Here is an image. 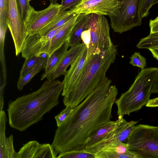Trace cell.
I'll list each match as a JSON object with an SVG mask.
<instances>
[{"instance_id": "6da1fadb", "label": "cell", "mask_w": 158, "mask_h": 158, "mask_svg": "<svg viewBox=\"0 0 158 158\" xmlns=\"http://www.w3.org/2000/svg\"><path fill=\"white\" fill-rule=\"evenodd\" d=\"M106 76L80 104L73 108L55 132L52 145L58 154L84 148L90 135L112 118L118 89Z\"/></svg>"}, {"instance_id": "7a4b0ae2", "label": "cell", "mask_w": 158, "mask_h": 158, "mask_svg": "<svg viewBox=\"0 0 158 158\" xmlns=\"http://www.w3.org/2000/svg\"><path fill=\"white\" fill-rule=\"evenodd\" d=\"M63 86L59 80H47L36 91L10 102L7 110L10 126L23 131L41 120L59 104Z\"/></svg>"}, {"instance_id": "3957f363", "label": "cell", "mask_w": 158, "mask_h": 158, "mask_svg": "<svg viewBox=\"0 0 158 158\" xmlns=\"http://www.w3.org/2000/svg\"><path fill=\"white\" fill-rule=\"evenodd\" d=\"M117 54V47L113 45L99 53L91 55L86 60L83 71L74 87L63 97L64 105L73 108L82 102L106 76V73L114 63Z\"/></svg>"}, {"instance_id": "277c9868", "label": "cell", "mask_w": 158, "mask_h": 158, "mask_svg": "<svg viewBox=\"0 0 158 158\" xmlns=\"http://www.w3.org/2000/svg\"><path fill=\"white\" fill-rule=\"evenodd\" d=\"M158 73V68L141 69L129 89L122 93L114 103L118 116L123 117L136 111L146 105L152 94V89Z\"/></svg>"}, {"instance_id": "5b68a950", "label": "cell", "mask_w": 158, "mask_h": 158, "mask_svg": "<svg viewBox=\"0 0 158 158\" xmlns=\"http://www.w3.org/2000/svg\"><path fill=\"white\" fill-rule=\"evenodd\" d=\"M127 143L138 158H158V126H136Z\"/></svg>"}, {"instance_id": "8992f818", "label": "cell", "mask_w": 158, "mask_h": 158, "mask_svg": "<svg viewBox=\"0 0 158 158\" xmlns=\"http://www.w3.org/2000/svg\"><path fill=\"white\" fill-rule=\"evenodd\" d=\"M86 30L90 37L86 60L91 55L99 53L114 45L110 36L108 20L104 15L90 14Z\"/></svg>"}, {"instance_id": "52a82bcc", "label": "cell", "mask_w": 158, "mask_h": 158, "mask_svg": "<svg viewBox=\"0 0 158 158\" xmlns=\"http://www.w3.org/2000/svg\"><path fill=\"white\" fill-rule=\"evenodd\" d=\"M121 1L118 15L109 17L112 29L120 34L140 26L142 19L140 12L142 0Z\"/></svg>"}, {"instance_id": "ba28073f", "label": "cell", "mask_w": 158, "mask_h": 158, "mask_svg": "<svg viewBox=\"0 0 158 158\" xmlns=\"http://www.w3.org/2000/svg\"><path fill=\"white\" fill-rule=\"evenodd\" d=\"M7 24L17 56L21 53L27 35L25 23L21 18L15 0H9Z\"/></svg>"}, {"instance_id": "9c48e42d", "label": "cell", "mask_w": 158, "mask_h": 158, "mask_svg": "<svg viewBox=\"0 0 158 158\" xmlns=\"http://www.w3.org/2000/svg\"><path fill=\"white\" fill-rule=\"evenodd\" d=\"M121 0H85L71 9L76 13L95 14L117 16L121 5Z\"/></svg>"}, {"instance_id": "30bf717a", "label": "cell", "mask_w": 158, "mask_h": 158, "mask_svg": "<svg viewBox=\"0 0 158 158\" xmlns=\"http://www.w3.org/2000/svg\"><path fill=\"white\" fill-rule=\"evenodd\" d=\"M60 4L50 3L45 9L36 11L31 6L25 22L27 36L38 32L49 24L60 12Z\"/></svg>"}, {"instance_id": "8fae6325", "label": "cell", "mask_w": 158, "mask_h": 158, "mask_svg": "<svg viewBox=\"0 0 158 158\" xmlns=\"http://www.w3.org/2000/svg\"><path fill=\"white\" fill-rule=\"evenodd\" d=\"M119 122L114 128L101 140L84 148L87 151L95 153L108 143L115 140L127 143L129 139L138 122L127 121L123 117L118 116Z\"/></svg>"}, {"instance_id": "7c38bea8", "label": "cell", "mask_w": 158, "mask_h": 158, "mask_svg": "<svg viewBox=\"0 0 158 158\" xmlns=\"http://www.w3.org/2000/svg\"><path fill=\"white\" fill-rule=\"evenodd\" d=\"M64 25L45 35H41L38 32L28 35L22 48V57L26 59L35 55H40L39 53L41 49L51 40Z\"/></svg>"}, {"instance_id": "4fadbf2b", "label": "cell", "mask_w": 158, "mask_h": 158, "mask_svg": "<svg viewBox=\"0 0 158 158\" xmlns=\"http://www.w3.org/2000/svg\"><path fill=\"white\" fill-rule=\"evenodd\" d=\"M87 54V48L85 44L80 54L71 64L69 69L64 75L61 94L63 97L70 92L80 78L86 64Z\"/></svg>"}, {"instance_id": "5bb4252c", "label": "cell", "mask_w": 158, "mask_h": 158, "mask_svg": "<svg viewBox=\"0 0 158 158\" xmlns=\"http://www.w3.org/2000/svg\"><path fill=\"white\" fill-rule=\"evenodd\" d=\"M58 154L52 144L29 141L18 152V158H56Z\"/></svg>"}, {"instance_id": "9a60e30c", "label": "cell", "mask_w": 158, "mask_h": 158, "mask_svg": "<svg viewBox=\"0 0 158 158\" xmlns=\"http://www.w3.org/2000/svg\"><path fill=\"white\" fill-rule=\"evenodd\" d=\"M79 14H76L64 24L51 40L41 49L40 55L45 53L49 56L69 38L71 31L77 22Z\"/></svg>"}, {"instance_id": "2e32d148", "label": "cell", "mask_w": 158, "mask_h": 158, "mask_svg": "<svg viewBox=\"0 0 158 158\" xmlns=\"http://www.w3.org/2000/svg\"><path fill=\"white\" fill-rule=\"evenodd\" d=\"M85 46V44L83 43L71 46L55 71L46 78L47 80H55L61 75H64L68 67L79 56Z\"/></svg>"}, {"instance_id": "e0dca14e", "label": "cell", "mask_w": 158, "mask_h": 158, "mask_svg": "<svg viewBox=\"0 0 158 158\" xmlns=\"http://www.w3.org/2000/svg\"><path fill=\"white\" fill-rule=\"evenodd\" d=\"M130 151L127 143L115 140L108 143L94 153V158H121L122 154Z\"/></svg>"}, {"instance_id": "ac0fdd59", "label": "cell", "mask_w": 158, "mask_h": 158, "mask_svg": "<svg viewBox=\"0 0 158 158\" xmlns=\"http://www.w3.org/2000/svg\"><path fill=\"white\" fill-rule=\"evenodd\" d=\"M69 47V38L60 47L54 51L49 56L46 65L44 69L45 72L41 76V80L47 78L55 71Z\"/></svg>"}, {"instance_id": "d6986e66", "label": "cell", "mask_w": 158, "mask_h": 158, "mask_svg": "<svg viewBox=\"0 0 158 158\" xmlns=\"http://www.w3.org/2000/svg\"><path fill=\"white\" fill-rule=\"evenodd\" d=\"M90 14H80L77 22L73 27L69 38V46L71 47L80 43L81 35L87 29V24Z\"/></svg>"}, {"instance_id": "ffe728a7", "label": "cell", "mask_w": 158, "mask_h": 158, "mask_svg": "<svg viewBox=\"0 0 158 158\" xmlns=\"http://www.w3.org/2000/svg\"><path fill=\"white\" fill-rule=\"evenodd\" d=\"M77 14L72 9L69 10L59 12L56 17L49 24L38 33L42 35H46L52 30L64 25Z\"/></svg>"}, {"instance_id": "44dd1931", "label": "cell", "mask_w": 158, "mask_h": 158, "mask_svg": "<svg viewBox=\"0 0 158 158\" xmlns=\"http://www.w3.org/2000/svg\"><path fill=\"white\" fill-rule=\"evenodd\" d=\"M119 121L118 118L116 121H110L94 131L90 135L85 148L93 145L102 139L114 128Z\"/></svg>"}, {"instance_id": "7402d4cb", "label": "cell", "mask_w": 158, "mask_h": 158, "mask_svg": "<svg viewBox=\"0 0 158 158\" xmlns=\"http://www.w3.org/2000/svg\"><path fill=\"white\" fill-rule=\"evenodd\" d=\"M48 57L49 56L45 53L43 59L38 64L28 72L23 78L19 79L17 86L19 91L21 90L42 69H44Z\"/></svg>"}, {"instance_id": "603a6c76", "label": "cell", "mask_w": 158, "mask_h": 158, "mask_svg": "<svg viewBox=\"0 0 158 158\" xmlns=\"http://www.w3.org/2000/svg\"><path fill=\"white\" fill-rule=\"evenodd\" d=\"M12 135L6 138L3 146L0 148V158H17L18 152L15 151L13 146Z\"/></svg>"}, {"instance_id": "cb8c5ba5", "label": "cell", "mask_w": 158, "mask_h": 158, "mask_svg": "<svg viewBox=\"0 0 158 158\" xmlns=\"http://www.w3.org/2000/svg\"><path fill=\"white\" fill-rule=\"evenodd\" d=\"M45 53L35 55L25 59L20 72L19 78H23L41 60Z\"/></svg>"}, {"instance_id": "d4e9b609", "label": "cell", "mask_w": 158, "mask_h": 158, "mask_svg": "<svg viewBox=\"0 0 158 158\" xmlns=\"http://www.w3.org/2000/svg\"><path fill=\"white\" fill-rule=\"evenodd\" d=\"M94 153L89 152L83 148L60 153L56 158H94Z\"/></svg>"}, {"instance_id": "484cf974", "label": "cell", "mask_w": 158, "mask_h": 158, "mask_svg": "<svg viewBox=\"0 0 158 158\" xmlns=\"http://www.w3.org/2000/svg\"><path fill=\"white\" fill-rule=\"evenodd\" d=\"M158 46V32L150 33L147 36L140 40L136 47L139 49H148L153 46Z\"/></svg>"}, {"instance_id": "4316f807", "label": "cell", "mask_w": 158, "mask_h": 158, "mask_svg": "<svg viewBox=\"0 0 158 158\" xmlns=\"http://www.w3.org/2000/svg\"><path fill=\"white\" fill-rule=\"evenodd\" d=\"M8 5L9 0H0V30L6 31L8 28Z\"/></svg>"}, {"instance_id": "83f0119b", "label": "cell", "mask_w": 158, "mask_h": 158, "mask_svg": "<svg viewBox=\"0 0 158 158\" xmlns=\"http://www.w3.org/2000/svg\"><path fill=\"white\" fill-rule=\"evenodd\" d=\"M15 1L21 18L25 22L31 7L29 0H15Z\"/></svg>"}, {"instance_id": "f1b7e54d", "label": "cell", "mask_w": 158, "mask_h": 158, "mask_svg": "<svg viewBox=\"0 0 158 158\" xmlns=\"http://www.w3.org/2000/svg\"><path fill=\"white\" fill-rule=\"evenodd\" d=\"M129 64L134 66H136L142 69L146 66V58L141 55L139 52H135L130 57Z\"/></svg>"}, {"instance_id": "f546056e", "label": "cell", "mask_w": 158, "mask_h": 158, "mask_svg": "<svg viewBox=\"0 0 158 158\" xmlns=\"http://www.w3.org/2000/svg\"><path fill=\"white\" fill-rule=\"evenodd\" d=\"M158 3V0H142L140 12L142 18L146 17L149 14V10L154 4Z\"/></svg>"}, {"instance_id": "4dcf8cb0", "label": "cell", "mask_w": 158, "mask_h": 158, "mask_svg": "<svg viewBox=\"0 0 158 158\" xmlns=\"http://www.w3.org/2000/svg\"><path fill=\"white\" fill-rule=\"evenodd\" d=\"M72 109L69 106H65L64 109L59 114L55 116V118L57 127L60 126L62 124L71 112Z\"/></svg>"}, {"instance_id": "1f68e13d", "label": "cell", "mask_w": 158, "mask_h": 158, "mask_svg": "<svg viewBox=\"0 0 158 158\" xmlns=\"http://www.w3.org/2000/svg\"><path fill=\"white\" fill-rule=\"evenodd\" d=\"M83 0H61L60 12L64 11L80 3Z\"/></svg>"}, {"instance_id": "d6a6232c", "label": "cell", "mask_w": 158, "mask_h": 158, "mask_svg": "<svg viewBox=\"0 0 158 158\" xmlns=\"http://www.w3.org/2000/svg\"><path fill=\"white\" fill-rule=\"evenodd\" d=\"M149 26L150 33L158 32V16L154 19L149 20Z\"/></svg>"}, {"instance_id": "836d02e7", "label": "cell", "mask_w": 158, "mask_h": 158, "mask_svg": "<svg viewBox=\"0 0 158 158\" xmlns=\"http://www.w3.org/2000/svg\"><path fill=\"white\" fill-rule=\"evenodd\" d=\"M147 107H158V97L150 99L146 105Z\"/></svg>"}, {"instance_id": "e575fe53", "label": "cell", "mask_w": 158, "mask_h": 158, "mask_svg": "<svg viewBox=\"0 0 158 158\" xmlns=\"http://www.w3.org/2000/svg\"><path fill=\"white\" fill-rule=\"evenodd\" d=\"M5 85L3 83L0 85V111L3 110L4 106V100L3 98V93L4 87Z\"/></svg>"}, {"instance_id": "d590c367", "label": "cell", "mask_w": 158, "mask_h": 158, "mask_svg": "<svg viewBox=\"0 0 158 158\" xmlns=\"http://www.w3.org/2000/svg\"><path fill=\"white\" fill-rule=\"evenodd\" d=\"M148 49L151 52L153 57L158 60V46L151 47Z\"/></svg>"}, {"instance_id": "8d00e7d4", "label": "cell", "mask_w": 158, "mask_h": 158, "mask_svg": "<svg viewBox=\"0 0 158 158\" xmlns=\"http://www.w3.org/2000/svg\"><path fill=\"white\" fill-rule=\"evenodd\" d=\"M157 93H158V73L152 90V93L156 94Z\"/></svg>"}, {"instance_id": "74e56055", "label": "cell", "mask_w": 158, "mask_h": 158, "mask_svg": "<svg viewBox=\"0 0 158 158\" xmlns=\"http://www.w3.org/2000/svg\"><path fill=\"white\" fill-rule=\"evenodd\" d=\"M50 3H56L57 1L58 0H49Z\"/></svg>"}, {"instance_id": "f35d334b", "label": "cell", "mask_w": 158, "mask_h": 158, "mask_svg": "<svg viewBox=\"0 0 158 158\" xmlns=\"http://www.w3.org/2000/svg\"><path fill=\"white\" fill-rule=\"evenodd\" d=\"M84 0H83V1H84Z\"/></svg>"}]
</instances>
